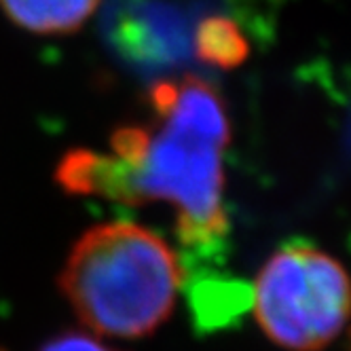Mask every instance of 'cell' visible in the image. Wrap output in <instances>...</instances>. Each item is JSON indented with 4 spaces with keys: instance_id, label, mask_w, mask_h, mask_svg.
I'll return each mask as SVG.
<instances>
[{
    "instance_id": "7a4b0ae2",
    "label": "cell",
    "mask_w": 351,
    "mask_h": 351,
    "mask_svg": "<svg viewBox=\"0 0 351 351\" xmlns=\"http://www.w3.org/2000/svg\"><path fill=\"white\" fill-rule=\"evenodd\" d=\"M182 286L171 245L134 222L87 229L60 271V290L89 330L142 339L169 319Z\"/></svg>"
},
{
    "instance_id": "277c9868",
    "label": "cell",
    "mask_w": 351,
    "mask_h": 351,
    "mask_svg": "<svg viewBox=\"0 0 351 351\" xmlns=\"http://www.w3.org/2000/svg\"><path fill=\"white\" fill-rule=\"evenodd\" d=\"M99 0H0L7 17L38 36H62L81 30Z\"/></svg>"
},
{
    "instance_id": "6da1fadb",
    "label": "cell",
    "mask_w": 351,
    "mask_h": 351,
    "mask_svg": "<svg viewBox=\"0 0 351 351\" xmlns=\"http://www.w3.org/2000/svg\"><path fill=\"white\" fill-rule=\"evenodd\" d=\"M153 128L128 125L112 134L110 155L72 150L58 182L77 195H102L125 206L163 202L176 210V233L193 247L229 235L224 206V153L231 121L222 95L202 77L150 89Z\"/></svg>"
},
{
    "instance_id": "3957f363",
    "label": "cell",
    "mask_w": 351,
    "mask_h": 351,
    "mask_svg": "<svg viewBox=\"0 0 351 351\" xmlns=\"http://www.w3.org/2000/svg\"><path fill=\"white\" fill-rule=\"evenodd\" d=\"M265 337L286 351H322L351 322V273L326 250L290 241L267 258L252 286Z\"/></svg>"
},
{
    "instance_id": "8992f818",
    "label": "cell",
    "mask_w": 351,
    "mask_h": 351,
    "mask_svg": "<svg viewBox=\"0 0 351 351\" xmlns=\"http://www.w3.org/2000/svg\"><path fill=\"white\" fill-rule=\"evenodd\" d=\"M40 351H119V349L102 343L93 335L79 332V330H68V332H62L53 339H49L40 347Z\"/></svg>"
},
{
    "instance_id": "5b68a950",
    "label": "cell",
    "mask_w": 351,
    "mask_h": 351,
    "mask_svg": "<svg viewBox=\"0 0 351 351\" xmlns=\"http://www.w3.org/2000/svg\"><path fill=\"white\" fill-rule=\"evenodd\" d=\"M195 51L199 60L220 70L239 68L250 53V45L241 28L229 17H208L197 26Z\"/></svg>"
}]
</instances>
